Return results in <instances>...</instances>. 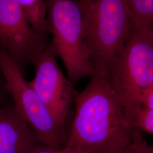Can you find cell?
<instances>
[{"label": "cell", "mask_w": 153, "mask_h": 153, "mask_svg": "<svg viewBox=\"0 0 153 153\" xmlns=\"http://www.w3.org/2000/svg\"><path fill=\"white\" fill-rule=\"evenodd\" d=\"M87 86L74 95V113L66 148L74 153H100L126 148L134 128L108 75L95 71Z\"/></svg>", "instance_id": "1"}, {"label": "cell", "mask_w": 153, "mask_h": 153, "mask_svg": "<svg viewBox=\"0 0 153 153\" xmlns=\"http://www.w3.org/2000/svg\"><path fill=\"white\" fill-rule=\"evenodd\" d=\"M95 71L109 74L129 33L131 16L126 0H77Z\"/></svg>", "instance_id": "2"}, {"label": "cell", "mask_w": 153, "mask_h": 153, "mask_svg": "<svg viewBox=\"0 0 153 153\" xmlns=\"http://www.w3.org/2000/svg\"><path fill=\"white\" fill-rule=\"evenodd\" d=\"M47 31L56 57L62 61L73 83L90 77L95 69L85 38L82 11L77 0H45Z\"/></svg>", "instance_id": "3"}, {"label": "cell", "mask_w": 153, "mask_h": 153, "mask_svg": "<svg viewBox=\"0 0 153 153\" xmlns=\"http://www.w3.org/2000/svg\"><path fill=\"white\" fill-rule=\"evenodd\" d=\"M108 77L124 108L141 106L142 93L153 82V30L131 18L128 36Z\"/></svg>", "instance_id": "4"}, {"label": "cell", "mask_w": 153, "mask_h": 153, "mask_svg": "<svg viewBox=\"0 0 153 153\" xmlns=\"http://www.w3.org/2000/svg\"><path fill=\"white\" fill-rule=\"evenodd\" d=\"M0 71L4 79L6 90L13 100L14 106L39 141L55 149L66 148L68 132L58 126L16 64L2 49H0Z\"/></svg>", "instance_id": "5"}, {"label": "cell", "mask_w": 153, "mask_h": 153, "mask_svg": "<svg viewBox=\"0 0 153 153\" xmlns=\"http://www.w3.org/2000/svg\"><path fill=\"white\" fill-rule=\"evenodd\" d=\"M48 33L32 27L16 0H0V49L9 55L23 74L50 44Z\"/></svg>", "instance_id": "6"}, {"label": "cell", "mask_w": 153, "mask_h": 153, "mask_svg": "<svg viewBox=\"0 0 153 153\" xmlns=\"http://www.w3.org/2000/svg\"><path fill=\"white\" fill-rule=\"evenodd\" d=\"M51 44L39 55L34 65L35 76L29 83L38 94L64 131L69 109L74 98L73 83L63 74Z\"/></svg>", "instance_id": "7"}, {"label": "cell", "mask_w": 153, "mask_h": 153, "mask_svg": "<svg viewBox=\"0 0 153 153\" xmlns=\"http://www.w3.org/2000/svg\"><path fill=\"white\" fill-rule=\"evenodd\" d=\"M40 143L14 105H0V153H31Z\"/></svg>", "instance_id": "8"}, {"label": "cell", "mask_w": 153, "mask_h": 153, "mask_svg": "<svg viewBox=\"0 0 153 153\" xmlns=\"http://www.w3.org/2000/svg\"><path fill=\"white\" fill-rule=\"evenodd\" d=\"M28 22L36 31H47V6L45 0H16Z\"/></svg>", "instance_id": "9"}, {"label": "cell", "mask_w": 153, "mask_h": 153, "mask_svg": "<svg viewBox=\"0 0 153 153\" xmlns=\"http://www.w3.org/2000/svg\"><path fill=\"white\" fill-rule=\"evenodd\" d=\"M135 22L153 31V0H126Z\"/></svg>", "instance_id": "10"}, {"label": "cell", "mask_w": 153, "mask_h": 153, "mask_svg": "<svg viewBox=\"0 0 153 153\" xmlns=\"http://www.w3.org/2000/svg\"><path fill=\"white\" fill-rule=\"evenodd\" d=\"M126 118L133 128L153 135V109L142 106L124 108Z\"/></svg>", "instance_id": "11"}, {"label": "cell", "mask_w": 153, "mask_h": 153, "mask_svg": "<svg viewBox=\"0 0 153 153\" xmlns=\"http://www.w3.org/2000/svg\"><path fill=\"white\" fill-rule=\"evenodd\" d=\"M140 131L134 128L130 143L132 153H153V146L149 145L142 137Z\"/></svg>", "instance_id": "12"}, {"label": "cell", "mask_w": 153, "mask_h": 153, "mask_svg": "<svg viewBox=\"0 0 153 153\" xmlns=\"http://www.w3.org/2000/svg\"><path fill=\"white\" fill-rule=\"evenodd\" d=\"M140 103L145 108L153 109V82L142 93Z\"/></svg>", "instance_id": "13"}, {"label": "cell", "mask_w": 153, "mask_h": 153, "mask_svg": "<svg viewBox=\"0 0 153 153\" xmlns=\"http://www.w3.org/2000/svg\"><path fill=\"white\" fill-rule=\"evenodd\" d=\"M31 153H74L69 148H66L63 149H55L49 146L40 143L35 148Z\"/></svg>", "instance_id": "14"}, {"label": "cell", "mask_w": 153, "mask_h": 153, "mask_svg": "<svg viewBox=\"0 0 153 153\" xmlns=\"http://www.w3.org/2000/svg\"><path fill=\"white\" fill-rule=\"evenodd\" d=\"M100 153H132L131 149L130 148V145L126 148H123L119 150H111L108 152H104Z\"/></svg>", "instance_id": "15"}, {"label": "cell", "mask_w": 153, "mask_h": 153, "mask_svg": "<svg viewBox=\"0 0 153 153\" xmlns=\"http://www.w3.org/2000/svg\"><path fill=\"white\" fill-rule=\"evenodd\" d=\"M1 85H0V104H1Z\"/></svg>", "instance_id": "16"}]
</instances>
